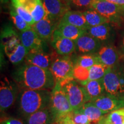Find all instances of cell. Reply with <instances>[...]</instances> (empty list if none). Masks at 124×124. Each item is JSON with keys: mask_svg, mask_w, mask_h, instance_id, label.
I'll use <instances>...</instances> for the list:
<instances>
[{"mask_svg": "<svg viewBox=\"0 0 124 124\" xmlns=\"http://www.w3.org/2000/svg\"><path fill=\"white\" fill-rule=\"evenodd\" d=\"M12 77L20 89L52 90L56 84L49 69L26 63L16 68L12 72Z\"/></svg>", "mask_w": 124, "mask_h": 124, "instance_id": "6da1fadb", "label": "cell"}, {"mask_svg": "<svg viewBox=\"0 0 124 124\" xmlns=\"http://www.w3.org/2000/svg\"><path fill=\"white\" fill-rule=\"evenodd\" d=\"M52 90L20 89L17 98L18 110L23 117L49 108Z\"/></svg>", "mask_w": 124, "mask_h": 124, "instance_id": "7a4b0ae2", "label": "cell"}, {"mask_svg": "<svg viewBox=\"0 0 124 124\" xmlns=\"http://www.w3.org/2000/svg\"><path fill=\"white\" fill-rule=\"evenodd\" d=\"M1 43L6 55L14 65L24 61L28 51L23 46L20 35L11 27L7 26L1 32Z\"/></svg>", "mask_w": 124, "mask_h": 124, "instance_id": "3957f363", "label": "cell"}, {"mask_svg": "<svg viewBox=\"0 0 124 124\" xmlns=\"http://www.w3.org/2000/svg\"><path fill=\"white\" fill-rule=\"evenodd\" d=\"M102 79L106 94L124 97V63L110 68Z\"/></svg>", "mask_w": 124, "mask_h": 124, "instance_id": "277c9868", "label": "cell"}, {"mask_svg": "<svg viewBox=\"0 0 124 124\" xmlns=\"http://www.w3.org/2000/svg\"><path fill=\"white\" fill-rule=\"evenodd\" d=\"M60 84L73 110H77L85 103L89 102L84 87L73 78L67 79Z\"/></svg>", "mask_w": 124, "mask_h": 124, "instance_id": "5b68a950", "label": "cell"}, {"mask_svg": "<svg viewBox=\"0 0 124 124\" xmlns=\"http://www.w3.org/2000/svg\"><path fill=\"white\" fill-rule=\"evenodd\" d=\"M75 64L70 56H54L49 70L55 79L56 83L67 79L73 78Z\"/></svg>", "mask_w": 124, "mask_h": 124, "instance_id": "8992f818", "label": "cell"}, {"mask_svg": "<svg viewBox=\"0 0 124 124\" xmlns=\"http://www.w3.org/2000/svg\"><path fill=\"white\" fill-rule=\"evenodd\" d=\"M54 120L73 111L69 99L62 89L60 83H56L52 90L50 106Z\"/></svg>", "mask_w": 124, "mask_h": 124, "instance_id": "52a82bcc", "label": "cell"}, {"mask_svg": "<svg viewBox=\"0 0 124 124\" xmlns=\"http://www.w3.org/2000/svg\"><path fill=\"white\" fill-rule=\"evenodd\" d=\"M20 91V88L16 82L4 77L0 85V110L4 112L15 103Z\"/></svg>", "mask_w": 124, "mask_h": 124, "instance_id": "ba28073f", "label": "cell"}, {"mask_svg": "<svg viewBox=\"0 0 124 124\" xmlns=\"http://www.w3.org/2000/svg\"><path fill=\"white\" fill-rule=\"evenodd\" d=\"M94 9L108 20L113 27H121V7L106 0H95L91 6Z\"/></svg>", "mask_w": 124, "mask_h": 124, "instance_id": "9c48e42d", "label": "cell"}, {"mask_svg": "<svg viewBox=\"0 0 124 124\" xmlns=\"http://www.w3.org/2000/svg\"><path fill=\"white\" fill-rule=\"evenodd\" d=\"M43 4L47 16L57 23H59L70 7L63 0H43Z\"/></svg>", "mask_w": 124, "mask_h": 124, "instance_id": "30bf717a", "label": "cell"}, {"mask_svg": "<svg viewBox=\"0 0 124 124\" xmlns=\"http://www.w3.org/2000/svg\"><path fill=\"white\" fill-rule=\"evenodd\" d=\"M51 44L56 54L60 56H70L76 50L75 41L65 38L57 29L54 32Z\"/></svg>", "mask_w": 124, "mask_h": 124, "instance_id": "8fae6325", "label": "cell"}, {"mask_svg": "<svg viewBox=\"0 0 124 124\" xmlns=\"http://www.w3.org/2000/svg\"><path fill=\"white\" fill-rule=\"evenodd\" d=\"M96 106L107 113L124 108V97L105 94L92 102Z\"/></svg>", "mask_w": 124, "mask_h": 124, "instance_id": "7c38bea8", "label": "cell"}, {"mask_svg": "<svg viewBox=\"0 0 124 124\" xmlns=\"http://www.w3.org/2000/svg\"><path fill=\"white\" fill-rule=\"evenodd\" d=\"M101 64L110 68L120 63L121 55L118 50L111 45H105L101 47L96 53Z\"/></svg>", "mask_w": 124, "mask_h": 124, "instance_id": "4fadbf2b", "label": "cell"}, {"mask_svg": "<svg viewBox=\"0 0 124 124\" xmlns=\"http://www.w3.org/2000/svg\"><path fill=\"white\" fill-rule=\"evenodd\" d=\"M58 24L47 16L41 21L33 25L32 28L44 42H51Z\"/></svg>", "mask_w": 124, "mask_h": 124, "instance_id": "5bb4252c", "label": "cell"}, {"mask_svg": "<svg viewBox=\"0 0 124 124\" xmlns=\"http://www.w3.org/2000/svg\"><path fill=\"white\" fill-rule=\"evenodd\" d=\"M76 50L84 54H96L101 48L102 43L88 33H85L75 41Z\"/></svg>", "mask_w": 124, "mask_h": 124, "instance_id": "9a60e30c", "label": "cell"}, {"mask_svg": "<svg viewBox=\"0 0 124 124\" xmlns=\"http://www.w3.org/2000/svg\"><path fill=\"white\" fill-rule=\"evenodd\" d=\"M20 37L23 46L28 51V52L30 51L44 49L45 42L32 28L21 32Z\"/></svg>", "mask_w": 124, "mask_h": 124, "instance_id": "2e32d148", "label": "cell"}, {"mask_svg": "<svg viewBox=\"0 0 124 124\" xmlns=\"http://www.w3.org/2000/svg\"><path fill=\"white\" fill-rule=\"evenodd\" d=\"M53 59V55L46 53L44 49H40L29 52L25 60L28 64L34 65L44 69H49Z\"/></svg>", "mask_w": 124, "mask_h": 124, "instance_id": "e0dca14e", "label": "cell"}, {"mask_svg": "<svg viewBox=\"0 0 124 124\" xmlns=\"http://www.w3.org/2000/svg\"><path fill=\"white\" fill-rule=\"evenodd\" d=\"M24 124H52L55 123L49 108L40 110L26 117H23Z\"/></svg>", "mask_w": 124, "mask_h": 124, "instance_id": "ac0fdd59", "label": "cell"}, {"mask_svg": "<svg viewBox=\"0 0 124 124\" xmlns=\"http://www.w3.org/2000/svg\"><path fill=\"white\" fill-rule=\"evenodd\" d=\"M86 33L101 42L110 40L113 37V27L110 23L90 27L86 30Z\"/></svg>", "mask_w": 124, "mask_h": 124, "instance_id": "d6986e66", "label": "cell"}, {"mask_svg": "<svg viewBox=\"0 0 124 124\" xmlns=\"http://www.w3.org/2000/svg\"><path fill=\"white\" fill-rule=\"evenodd\" d=\"M87 117L90 124H98L101 117L107 112L102 111L96 106L92 102H87L77 110Z\"/></svg>", "mask_w": 124, "mask_h": 124, "instance_id": "ffe728a7", "label": "cell"}, {"mask_svg": "<svg viewBox=\"0 0 124 124\" xmlns=\"http://www.w3.org/2000/svg\"><path fill=\"white\" fill-rule=\"evenodd\" d=\"M89 102H93L106 94L103 79L90 80L83 86Z\"/></svg>", "mask_w": 124, "mask_h": 124, "instance_id": "44dd1931", "label": "cell"}, {"mask_svg": "<svg viewBox=\"0 0 124 124\" xmlns=\"http://www.w3.org/2000/svg\"><path fill=\"white\" fill-rule=\"evenodd\" d=\"M60 21L72 25L86 31L89 28L83 11L80 10H69L65 14Z\"/></svg>", "mask_w": 124, "mask_h": 124, "instance_id": "7402d4cb", "label": "cell"}, {"mask_svg": "<svg viewBox=\"0 0 124 124\" xmlns=\"http://www.w3.org/2000/svg\"><path fill=\"white\" fill-rule=\"evenodd\" d=\"M57 29L65 38L74 41L86 33V31L72 25L60 21Z\"/></svg>", "mask_w": 124, "mask_h": 124, "instance_id": "603a6c76", "label": "cell"}, {"mask_svg": "<svg viewBox=\"0 0 124 124\" xmlns=\"http://www.w3.org/2000/svg\"><path fill=\"white\" fill-rule=\"evenodd\" d=\"M55 123L56 124H90L86 116L75 110L57 118Z\"/></svg>", "mask_w": 124, "mask_h": 124, "instance_id": "cb8c5ba5", "label": "cell"}, {"mask_svg": "<svg viewBox=\"0 0 124 124\" xmlns=\"http://www.w3.org/2000/svg\"><path fill=\"white\" fill-rule=\"evenodd\" d=\"M83 13L89 28L109 23L108 19L91 8L84 10L83 11Z\"/></svg>", "mask_w": 124, "mask_h": 124, "instance_id": "d4e9b609", "label": "cell"}, {"mask_svg": "<svg viewBox=\"0 0 124 124\" xmlns=\"http://www.w3.org/2000/svg\"><path fill=\"white\" fill-rule=\"evenodd\" d=\"M98 124H124V108L103 115Z\"/></svg>", "mask_w": 124, "mask_h": 124, "instance_id": "484cf974", "label": "cell"}, {"mask_svg": "<svg viewBox=\"0 0 124 124\" xmlns=\"http://www.w3.org/2000/svg\"><path fill=\"white\" fill-rule=\"evenodd\" d=\"M101 64L96 54H84L80 55L77 59L75 65H78L82 67L90 69L95 64Z\"/></svg>", "mask_w": 124, "mask_h": 124, "instance_id": "4316f807", "label": "cell"}, {"mask_svg": "<svg viewBox=\"0 0 124 124\" xmlns=\"http://www.w3.org/2000/svg\"><path fill=\"white\" fill-rule=\"evenodd\" d=\"M110 67L102 64H97L89 69V80H101L104 78Z\"/></svg>", "mask_w": 124, "mask_h": 124, "instance_id": "83f0119b", "label": "cell"}, {"mask_svg": "<svg viewBox=\"0 0 124 124\" xmlns=\"http://www.w3.org/2000/svg\"><path fill=\"white\" fill-rule=\"evenodd\" d=\"M10 16L11 19L13 21V23L15 25V27L19 30L20 32L27 30L32 28V26L28 24L23 18L21 17L15 10L14 7L10 8Z\"/></svg>", "mask_w": 124, "mask_h": 124, "instance_id": "f1b7e54d", "label": "cell"}, {"mask_svg": "<svg viewBox=\"0 0 124 124\" xmlns=\"http://www.w3.org/2000/svg\"><path fill=\"white\" fill-rule=\"evenodd\" d=\"M73 78L82 86L86 85L89 80V69L75 65L73 71Z\"/></svg>", "mask_w": 124, "mask_h": 124, "instance_id": "f546056e", "label": "cell"}, {"mask_svg": "<svg viewBox=\"0 0 124 124\" xmlns=\"http://www.w3.org/2000/svg\"><path fill=\"white\" fill-rule=\"evenodd\" d=\"M40 0H12V6L21 7L31 13Z\"/></svg>", "mask_w": 124, "mask_h": 124, "instance_id": "4dcf8cb0", "label": "cell"}, {"mask_svg": "<svg viewBox=\"0 0 124 124\" xmlns=\"http://www.w3.org/2000/svg\"><path fill=\"white\" fill-rule=\"evenodd\" d=\"M31 14L35 23L41 21L46 16H47V13L43 6L41 0H40L38 2L33 10L31 12Z\"/></svg>", "mask_w": 124, "mask_h": 124, "instance_id": "1f68e13d", "label": "cell"}, {"mask_svg": "<svg viewBox=\"0 0 124 124\" xmlns=\"http://www.w3.org/2000/svg\"><path fill=\"white\" fill-rule=\"evenodd\" d=\"M95 0H70V8L73 7L78 9H91Z\"/></svg>", "mask_w": 124, "mask_h": 124, "instance_id": "d6a6232c", "label": "cell"}, {"mask_svg": "<svg viewBox=\"0 0 124 124\" xmlns=\"http://www.w3.org/2000/svg\"><path fill=\"white\" fill-rule=\"evenodd\" d=\"M14 8H15L17 13L31 26H32L35 24L31 14L29 12H28L27 10L21 7H14Z\"/></svg>", "mask_w": 124, "mask_h": 124, "instance_id": "836d02e7", "label": "cell"}, {"mask_svg": "<svg viewBox=\"0 0 124 124\" xmlns=\"http://www.w3.org/2000/svg\"><path fill=\"white\" fill-rule=\"evenodd\" d=\"M1 124H24L22 120L13 117H9L1 120Z\"/></svg>", "mask_w": 124, "mask_h": 124, "instance_id": "e575fe53", "label": "cell"}, {"mask_svg": "<svg viewBox=\"0 0 124 124\" xmlns=\"http://www.w3.org/2000/svg\"><path fill=\"white\" fill-rule=\"evenodd\" d=\"M119 52L121 55V58L124 57V31L121 34L120 40H119Z\"/></svg>", "mask_w": 124, "mask_h": 124, "instance_id": "d590c367", "label": "cell"}, {"mask_svg": "<svg viewBox=\"0 0 124 124\" xmlns=\"http://www.w3.org/2000/svg\"><path fill=\"white\" fill-rule=\"evenodd\" d=\"M106 1L117 5L121 6V7L124 6V0H106Z\"/></svg>", "mask_w": 124, "mask_h": 124, "instance_id": "8d00e7d4", "label": "cell"}, {"mask_svg": "<svg viewBox=\"0 0 124 124\" xmlns=\"http://www.w3.org/2000/svg\"><path fill=\"white\" fill-rule=\"evenodd\" d=\"M121 27L124 25V6L121 7Z\"/></svg>", "mask_w": 124, "mask_h": 124, "instance_id": "74e56055", "label": "cell"}, {"mask_svg": "<svg viewBox=\"0 0 124 124\" xmlns=\"http://www.w3.org/2000/svg\"><path fill=\"white\" fill-rule=\"evenodd\" d=\"M8 1V0H1V2L2 3V4H4V3L7 2Z\"/></svg>", "mask_w": 124, "mask_h": 124, "instance_id": "f35d334b", "label": "cell"}, {"mask_svg": "<svg viewBox=\"0 0 124 124\" xmlns=\"http://www.w3.org/2000/svg\"><path fill=\"white\" fill-rule=\"evenodd\" d=\"M63 1H65V2H66V3H67V4L69 5V1H70V0H63Z\"/></svg>", "mask_w": 124, "mask_h": 124, "instance_id": "ab89813d", "label": "cell"}, {"mask_svg": "<svg viewBox=\"0 0 124 124\" xmlns=\"http://www.w3.org/2000/svg\"><path fill=\"white\" fill-rule=\"evenodd\" d=\"M122 59H123V60H124V57H123V58H122Z\"/></svg>", "mask_w": 124, "mask_h": 124, "instance_id": "60d3db41", "label": "cell"}, {"mask_svg": "<svg viewBox=\"0 0 124 124\" xmlns=\"http://www.w3.org/2000/svg\"><path fill=\"white\" fill-rule=\"evenodd\" d=\"M56 124L55 123H54V124Z\"/></svg>", "mask_w": 124, "mask_h": 124, "instance_id": "b9f144b4", "label": "cell"}]
</instances>
